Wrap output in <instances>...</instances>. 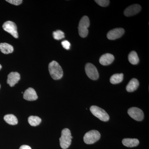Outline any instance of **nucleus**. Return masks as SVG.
Masks as SVG:
<instances>
[{
    "instance_id": "nucleus-1",
    "label": "nucleus",
    "mask_w": 149,
    "mask_h": 149,
    "mask_svg": "<svg viewBox=\"0 0 149 149\" xmlns=\"http://www.w3.org/2000/svg\"><path fill=\"white\" fill-rule=\"evenodd\" d=\"M49 70L51 76L54 80L61 79L63 76V70L56 61H53L49 65Z\"/></svg>"
},
{
    "instance_id": "nucleus-2",
    "label": "nucleus",
    "mask_w": 149,
    "mask_h": 149,
    "mask_svg": "<svg viewBox=\"0 0 149 149\" xmlns=\"http://www.w3.org/2000/svg\"><path fill=\"white\" fill-rule=\"evenodd\" d=\"M72 138L69 129L64 128L62 130L61 137L59 139L60 145L62 148L67 149L71 143Z\"/></svg>"
},
{
    "instance_id": "nucleus-3",
    "label": "nucleus",
    "mask_w": 149,
    "mask_h": 149,
    "mask_svg": "<svg viewBox=\"0 0 149 149\" xmlns=\"http://www.w3.org/2000/svg\"><path fill=\"white\" fill-rule=\"evenodd\" d=\"M90 20L88 16H83L81 19L78 27L79 34L80 37L85 38L88 36V28L90 26Z\"/></svg>"
},
{
    "instance_id": "nucleus-4",
    "label": "nucleus",
    "mask_w": 149,
    "mask_h": 149,
    "mask_svg": "<svg viewBox=\"0 0 149 149\" xmlns=\"http://www.w3.org/2000/svg\"><path fill=\"white\" fill-rule=\"evenodd\" d=\"M90 110L93 115L103 121H107L109 120V116L105 111L96 106H92Z\"/></svg>"
},
{
    "instance_id": "nucleus-5",
    "label": "nucleus",
    "mask_w": 149,
    "mask_h": 149,
    "mask_svg": "<svg viewBox=\"0 0 149 149\" xmlns=\"http://www.w3.org/2000/svg\"><path fill=\"white\" fill-rule=\"evenodd\" d=\"M100 133L97 130H92L85 134L84 136V142L87 144L94 143L100 138Z\"/></svg>"
},
{
    "instance_id": "nucleus-6",
    "label": "nucleus",
    "mask_w": 149,
    "mask_h": 149,
    "mask_svg": "<svg viewBox=\"0 0 149 149\" xmlns=\"http://www.w3.org/2000/svg\"><path fill=\"white\" fill-rule=\"evenodd\" d=\"M3 28L5 31L10 33L14 38H18V34L17 32V27L16 24L13 22L10 21L6 22L3 25Z\"/></svg>"
},
{
    "instance_id": "nucleus-7",
    "label": "nucleus",
    "mask_w": 149,
    "mask_h": 149,
    "mask_svg": "<svg viewBox=\"0 0 149 149\" xmlns=\"http://www.w3.org/2000/svg\"><path fill=\"white\" fill-rule=\"evenodd\" d=\"M85 72L90 79L97 80L98 79L99 74L96 67L91 63H88L85 65Z\"/></svg>"
},
{
    "instance_id": "nucleus-8",
    "label": "nucleus",
    "mask_w": 149,
    "mask_h": 149,
    "mask_svg": "<svg viewBox=\"0 0 149 149\" xmlns=\"http://www.w3.org/2000/svg\"><path fill=\"white\" fill-rule=\"evenodd\" d=\"M128 113L130 117L137 121H141L143 119V112L139 108H130L128 110Z\"/></svg>"
},
{
    "instance_id": "nucleus-9",
    "label": "nucleus",
    "mask_w": 149,
    "mask_h": 149,
    "mask_svg": "<svg viewBox=\"0 0 149 149\" xmlns=\"http://www.w3.org/2000/svg\"><path fill=\"white\" fill-rule=\"evenodd\" d=\"M123 28H115L110 30L107 35L108 39L110 40H115L120 38L124 33Z\"/></svg>"
},
{
    "instance_id": "nucleus-10",
    "label": "nucleus",
    "mask_w": 149,
    "mask_h": 149,
    "mask_svg": "<svg viewBox=\"0 0 149 149\" xmlns=\"http://www.w3.org/2000/svg\"><path fill=\"white\" fill-rule=\"evenodd\" d=\"M141 9V6L139 4H134L129 6L124 10V15L129 17L136 15L140 12Z\"/></svg>"
},
{
    "instance_id": "nucleus-11",
    "label": "nucleus",
    "mask_w": 149,
    "mask_h": 149,
    "mask_svg": "<svg viewBox=\"0 0 149 149\" xmlns=\"http://www.w3.org/2000/svg\"><path fill=\"white\" fill-rule=\"evenodd\" d=\"M23 98L26 100L32 101L37 100L38 96L35 90L33 88H29L24 91Z\"/></svg>"
},
{
    "instance_id": "nucleus-12",
    "label": "nucleus",
    "mask_w": 149,
    "mask_h": 149,
    "mask_svg": "<svg viewBox=\"0 0 149 149\" xmlns=\"http://www.w3.org/2000/svg\"><path fill=\"white\" fill-rule=\"evenodd\" d=\"M20 79V74L17 72H11L8 76L7 83L11 87H13L17 83H18Z\"/></svg>"
},
{
    "instance_id": "nucleus-13",
    "label": "nucleus",
    "mask_w": 149,
    "mask_h": 149,
    "mask_svg": "<svg viewBox=\"0 0 149 149\" xmlns=\"http://www.w3.org/2000/svg\"><path fill=\"white\" fill-rule=\"evenodd\" d=\"M114 60V56L110 54H106L101 56L100 62L102 65H107L111 64Z\"/></svg>"
},
{
    "instance_id": "nucleus-14",
    "label": "nucleus",
    "mask_w": 149,
    "mask_h": 149,
    "mask_svg": "<svg viewBox=\"0 0 149 149\" xmlns=\"http://www.w3.org/2000/svg\"><path fill=\"white\" fill-rule=\"evenodd\" d=\"M139 85V81L136 78H133L130 80L126 86V91L128 92H133L138 89Z\"/></svg>"
},
{
    "instance_id": "nucleus-15",
    "label": "nucleus",
    "mask_w": 149,
    "mask_h": 149,
    "mask_svg": "<svg viewBox=\"0 0 149 149\" xmlns=\"http://www.w3.org/2000/svg\"><path fill=\"white\" fill-rule=\"evenodd\" d=\"M122 143L125 146L132 148L138 146L139 144V141L137 139H125L123 140Z\"/></svg>"
},
{
    "instance_id": "nucleus-16",
    "label": "nucleus",
    "mask_w": 149,
    "mask_h": 149,
    "mask_svg": "<svg viewBox=\"0 0 149 149\" xmlns=\"http://www.w3.org/2000/svg\"><path fill=\"white\" fill-rule=\"evenodd\" d=\"M0 50L3 54H5L12 53L13 52V47L6 43L0 44Z\"/></svg>"
},
{
    "instance_id": "nucleus-17",
    "label": "nucleus",
    "mask_w": 149,
    "mask_h": 149,
    "mask_svg": "<svg viewBox=\"0 0 149 149\" xmlns=\"http://www.w3.org/2000/svg\"><path fill=\"white\" fill-rule=\"evenodd\" d=\"M4 120L11 125H15L18 123V120L15 116L13 114H7L4 117Z\"/></svg>"
},
{
    "instance_id": "nucleus-18",
    "label": "nucleus",
    "mask_w": 149,
    "mask_h": 149,
    "mask_svg": "<svg viewBox=\"0 0 149 149\" xmlns=\"http://www.w3.org/2000/svg\"><path fill=\"white\" fill-rule=\"evenodd\" d=\"M128 59L130 63L133 65L137 64L139 61V56L135 51H132L129 54Z\"/></svg>"
},
{
    "instance_id": "nucleus-19",
    "label": "nucleus",
    "mask_w": 149,
    "mask_h": 149,
    "mask_svg": "<svg viewBox=\"0 0 149 149\" xmlns=\"http://www.w3.org/2000/svg\"><path fill=\"white\" fill-rule=\"evenodd\" d=\"M123 73L115 74L111 76L110 81L112 84H116L121 83L123 80Z\"/></svg>"
},
{
    "instance_id": "nucleus-20",
    "label": "nucleus",
    "mask_w": 149,
    "mask_h": 149,
    "mask_svg": "<svg viewBox=\"0 0 149 149\" xmlns=\"http://www.w3.org/2000/svg\"><path fill=\"white\" fill-rule=\"evenodd\" d=\"M28 123L31 126H36L40 125L42 122L41 118L37 116H31L28 118Z\"/></svg>"
},
{
    "instance_id": "nucleus-21",
    "label": "nucleus",
    "mask_w": 149,
    "mask_h": 149,
    "mask_svg": "<svg viewBox=\"0 0 149 149\" xmlns=\"http://www.w3.org/2000/svg\"><path fill=\"white\" fill-rule=\"evenodd\" d=\"M54 39L56 40H60L65 37L64 32L61 30H58L55 31L53 33Z\"/></svg>"
},
{
    "instance_id": "nucleus-22",
    "label": "nucleus",
    "mask_w": 149,
    "mask_h": 149,
    "mask_svg": "<svg viewBox=\"0 0 149 149\" xmlns=\"http://www.w3.org/2000/svg\"><path fill=\"white\" fill-rule=\"evenodd\" d=\"M95 2L102 7L107 6L109 4V1L108 0H95Z\"/></svg>"
},
{
    "instance_id": "nucleus-23",
    "label": "nucleus",
    "mask_w": 149,
    "mask_h": 149,
    "mask_svg": "<svg viewBox=\"0 0 149 149\" xmlns=\"http://www.w3.org/2000/svg\"><path fill=\"white\" fill-rule=\"evenodd\" d=\"M7 2L14 5L18 6L22 2V0H7Z\"/></svg>"
},
{
    "instance_id": "nucleus-24",
    "label": "nucleus",
    "mask_w": 149,
    "mask_h": 149,
    "mask_svg": "<svg viewBox=\"0 0 149 149\" xmlns=\"http://www.w3.org/2000/svg\"><path fill=\"white\" fill-rule=\"evenodd\" d=\"M61 45L63 47L67 50H69L70 48V43L67 40H64V41H63L61 42Z\"/></svg>"
},
{
    "instance_id": "nucleus-25",
    "label": "nucleus",
    "mask_w": 149,
    "mask_h": 149,
    "mask_svg": "<svg viewBox=\"0 0 149 149\" xmlns=\"http://www.w3.org/2000/svg\"><path fill=\"white\" fill-rule=\"evenodd\" d=\"M19 149H32L31 147L27 145H23L19 148Z\"/></svg>"
},
{
    "instance_id": "nucleus-26",
    "label": "nucleus",
    "mask_w": 149,
    "mask_h": 149,
    "mask_svg": "<svg viewBox=\"0 0 149 149\" xmlns=\"http://www.w3.org/2000/svg\"><path fill=\"white\" fill-rule=\"evenodd\" d=\"M1 68H2L1 65V64H0V70H1Z\"/></svg>"
},
{
    "instance_id": "nucleus-27",
    "label": "nucleus",
    "mask_w": 149,
    "mask_h": 149,
    "mask_svg": "<svg viewBox=\"0 0 149 149\" xmlns=\"http://www.w3.org/2000/svg\"><path fill=\"white\" fill-rule=\"evenodd\" d=\"M0 88H1V85H0Z\"/></svg>"
}]
</instances>
